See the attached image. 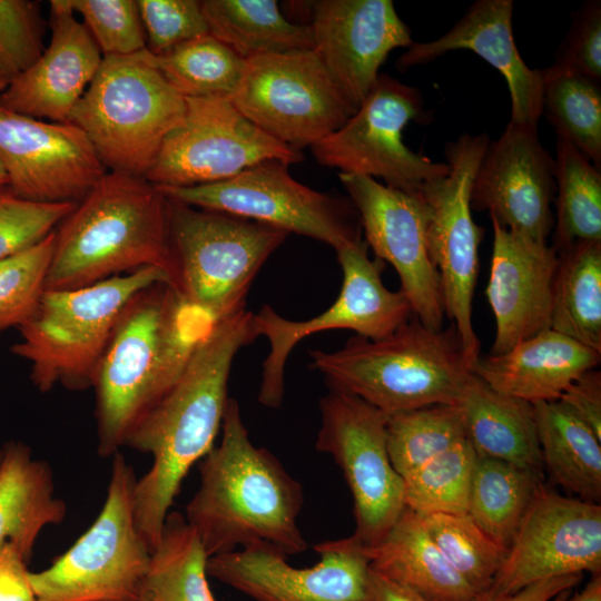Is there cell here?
I'll use <instances>...</instances> for the list:
<instances>
[{
	"label": "cell",
	"instance_id": "1",
	"mask_svg": "<svg viewBox=\"0 0 601 601\" xmlns=\"http://www.w3.org/2000/svg\"><path fill=\"white\" fill-rule=\"evenodd\" d=\"M256 337L246 308L214 322L173 387L129 432L124 446L152 457L136 482L135 520L152 552L190 467L213 449L228 402V381L239 349Z\"/></svg>",
	"mask_w": 601,
	"mask_h": 601
},
{
	"label": "cell",
	"instance_id": "2",
	"mask_svg": "<svg viewBox=\"0 0 601 601\" xmlns=\"http://www.w3.org/2000/svg\"><path fill=\"white\" fill-rule=\"evenodd\" d=\"M199 471L184 516L209 558L256 545L286 556L307 549L297 523L303 486L274 454L253 444L235 398L226 405L220 444Z\"/></svg>",
	"mask_w": 601,
	"mask_h": 601
},
{
	"label": "cell",
	"instance_id": "3",
	"mask_svg": "<svg viewBox=\"0 0 601 601\" xmlns=\"http://www.w3.org/2000/svg\"><path fill=\"white\" fill-rule=\"evenodd\" d=\"M214 322L167 283L141 290L128 303L92 385L100 456L119 452L138 420L179 378Z\"/></svg>",
	"mask_w": 601,
	"mask_h": 601
},
{
	"label": "cell",
	"instance_id": "4",
	"mask_svg": "<svg viewBox=\"0 0 601 601\" xmlns=\"http://www.w3.org/2000/svg\"><path fill=\"white\" fill-rule=\"evenodd\" d=\"M46 290L157 267L173 280L167 198L144 176L107 171L55 230Z\"/></svg>",
	"mask_w": 601,
	"mask_h": 601
},
{
	"label": "cell",
	"instance_id": "5",
	"mask_svg": "<svg viewBox=\"0 0 601 601\" xmlns=\"http://www.w3.org/2000/svg\"><path fill=\"white\" fill-rule=\"evenodd\" d=\"M309 356L331 388L388 415L456 405L473 373L453 326L433 331L415 317L383 338L354 336L339 349H314Z\"/></svg>",
	"mask_w": 601,
	"mask_h": 601
},
{
	"label": "cell",
	"instance_id": "6",
	"mask_svg": "<svg viewBox=\"0 0 601 601\" xmlns=\"http://www.w3.org/2000/svg\"><path fill=\"white\" fill-rule=\"evenodd\" d=\"M170 285L157 267H142L73 289L45 290L33 315L18 327L11 353L31 364L30 378L42 393L60 384L91 388L99 361L128 303L141 290Z\"/></svg>",
	"mask_w": 601,
	"mask_h": 601
},
{
	"label": "cell",
	"instance_id": "7",
	"mask_svg": "<svg viewBox=\"0 0 601 601\" xmlns=\"http://www.w3.org/2000/svg\"><path fill=\"white\" fill-rule=\"evenodd\" d=\"M186 106L144 49L104 57L68 122L85 132L106 169L145 177Z\"/></svg>",
	"mask_w": 601,
	"mask_h": 601
},
{
	"label": "cell",
	"instance_id": "8",
	"mask_svg": "<svg viewBox=\"0 0 601 601\" xmlns=\"http://www.w3.org/2000/svg\"><path fill=\"white\" fill-rule=\"evenodd\" d=\"M167 198V197H166ZM171 287L215 322L246 308V297L288 233L167 198Z\"/></svg>",
	"mask_w": 601,
	"mask_h": 601
},
{
	"label": "cell",
	"instance_id": "9",
	"mask_svg": "<svg viewBox=\"0 0 601 601\" xmlns=\"http://www.w3.org/2000/svg\"><path fill=\"white\" fill-rule=\"evenodd\" d=\"M136 482L132 466L115 453L95 522L49 568L29 572L37 601H137L151 551L135 520Z\"/></svg>",
	"mask_w": 601,
	"mask_h": 601
},
{
	"label": "cell",
	"instance_id": "10",
	"mask_svg": "<svg viewBox=\"0 0 601 601\" xmlns=\"http://www.w3.org/2000/svg\"><path fill=\"white\" fill-rule=\"evenodd\" d=\"M489 142L486 134H463L449 141L444 147L449 174L425 181L420 189L430 209L426 244L440 276L444 314L472 368L480 358L472 305L483 228L472 217L471 189Z\"/></svg>",
	"mask_w": 601,
	"mask_h": 601
},
{
	"label": "cell",
	"instance_id": "11",
	"mask_svg": "<svg viewBox=\"0 0 601 601\" xmlns=\"http://www.w3.org/2000/svg\"><path fill=\"white\" fill-rule=\"evenodd\" d=\"M367 244L359 239L338 248L343 283L328 309L307 321H290L268 305L253 314L256 337L265 336L269 353L263 362L258 402L278 408L285 395V365L288 355L304 338L329 329H351L367 339H380L413 316L407 298L385 287L382 263L371 260Z\"/></svg>",
	"mask_w": 601,
	"mask_h": 601
},
{
	"label": "cell",
	"instance_id": "12",
	"mask_svg": "<svg viewBox=\"0 0 601 601\" xmlns=\"http://www.w3.org/2000/svg\"><path fill=\"white\" fill-rule=\"evenodd\" d=\"M158 188L171 200L263 223L335 250L362 239L359 217L349 199L303 185L280 160L262 161L213 184Z\"/></svg>",
	"mask_w": 601,
	"mask_h": 601
},
{
	"label": "cell",
	"instance_id": "13",
	"mask_svg": "<svg viewBox=\"0 0 601 601\" xmlns=\"http://www.w3.org/2000/svg\"><path fill=\"white\" fill-rule=\"evenodd\" d=\"M230 100L263 131L298 150L339 129L356 111L313 49L246 60Z\"/></svg>",
	"mask_w": 601,
	"mask_h": 601
},
{
	"label": "cell",
	"instance_id": "14",
	"mask_svg": "<svg viewBox=\"0 0 601 601\" xmlns=\"http://www.w3.org/2000/svg\"><path fill=\"white\" fill-rule=\"evenodd\" d=\"M316 449L341 467L353 497V538L375 546L405 509L404 480L386 443L388 414L346 392L329 388L319 401Z\"/></svg>",
	"mask_w": 601,
	"mask_h": 601
},
{
	"label": "cell",
	"instance_id": "15",
	"mask_svg": "<svg viewBox=\"0 0 601 601\" xmlns=\"http://www.w3.org/2000/svg\"><path fill=\"white\" fill-rule=\"evenodd\" d=\"M424 115L418 89L380 73L354 115L311 149L323 166L339 174L381 178L386 186L418 191L425 181L449 174L450 166L412 151L403 130Z\"/></svg>",
	"mask_w": 601,
	"mask_h": 601
},
{
	"label": "cell",
	"instance_id": "16",
	"mask_svg": "<svg viewBox=\"0 0 601 601\" xmlns=\"http://www.w3.org/2000/svg\"><path fill=\"white\" fill-rule=\"evenodd\" d=\"M181 122L164 139L145 178L157 187H194L226 180L265 160L288 165L300 150L249 121L228 98H186Z\"/></svg>",
	"mask_w": 601,
	"mask_h": 601
},
{
	"label": "cell",
	"instance_id": "17",
	"mask_svg": "<svg viewBox=\"0 0 601 601\" xmlns=\"http://www.w3.org/2000/svg\"><path fill=\"white\" fill-rule=\"evenodd\" d=\"M339 179L357 210L365 243L376 259L396 270L413 316L430 329H442L441 280L427 252L430 209L421 190L396 189L361 175L339 174Z\"/></svg>",
	"mask_w": 601,
	"mask_h": 601
},
{
	"label": "cell",
	"instance_id": "18",
	"mask_svg": "<svg viewBox=\"0 0 601 601\" xmlns=\"http://www.w3.org/2000/svg\"><path fill=\"white\" fill-rule=\"evenodd\" d=\"M601 573V506L539 489L489 591L512 594L536 581Z\"/></svg>",
	"mask_w": 601,
	"mask_h": 601
},
{
	"label": "cell",
	"instance_id": "19",
	"mask_svg": "<svg viewBox=\"0 0 601 601\" xmlns=\"http://www.w3.org/2000/svg\"><path fill=\"white\" fill-rule=\"evenodd\" d=\"M314 550L319 562L295 568L272 546L245 548L208 558L207 573L254 601H363L367 548L351 535L316 543Z\"/></svg>",
	"mask_w": 601,
	"mask_h": 601
},
{
	"label": "cell",
	"instance_id": "20",
	"mask_svg": "<svg viewBox=\"0 0 601 601\" xmlns=\"http://www.w3.org/2000/svg\"><path fill=\"white\" fill-rule=\"evenodd\" d=\"M0 161L9 189L40 203H79L107 173L76 125L29 117L1 104Z\"/></svg>",
	"mask_w": 601,
	"mask_h": 601
},
{
	"label": "cell",
	"instance_id": "21",
	"mask_svg": "<svg viewBox=\"0 0 601 601\" xmlns=\"http://www.w3.org/2000/svg\"><path fill=\"white\" fill-rule=\"evenodd\" d=\"M554 158L541 145L538 127L509 121L479 165L472 209L487 210L502 227L546 242L554 224Z\"/></svg>",
	"mask_w": 601,
	"mask_h": 601
},
{
	"label": "cell",
	"instance_id": "22",
	"mask_svg": "<svg viewBox=\"0 0 601 601\" xmlns=\"http://www.w3.org/2000/svg\"><path fill=\"white\" fill-rule=\"evenodd\" d=\"M308 26L313 50L356 110L388 53L414 42L391 0L314 1Z\"/></svg>",
	"mask_w": 601,
	"mask_h": 601
},
{
	"label": "cell",
	"instance_id": "23",
	"mask_svg": "<svg viewBox=\"0 0 601 601\" xmlns=\"http://www.w3.org/2000/svg\"><path fill=\"white\" fill-rule=\"evenodd\" d=\"M486 297L495 318L490 355L504 354L551 327L559 254L546 242L509 230L493 218Z\"/></svg>",
	"mask_w": 601,
	"mask_h": 601
},
{
	"label": "cell",
	"instance_id": "24",
	"mask_svg": "<svg viewBox=\"0 0 601 601\" xmlns=\"http://www.w3.org/2000/svg\"><path fill=\"white\" fill-rule=\"evenodd\" d=\"M49 3L50 43L30 68L11 79L0 104L29 117L68 122L104 57L69 0Z\"/></svg>",
	"mask_w": 601,
	"mask_h": 601
},
{
	"label": "cell",
	"instance_id": "25",
	"mask_svg": "<svg viewBox=\"0 0 601 601\" xmlns=\"http://www.w3.org/2000/svg\"><path fill=\"white\" fill-rule=\"evenodd\" d=\"M512 0H477L442 37L413 42L396 62L400 70L427 63L453 50H470L504 77L511 122L538 127L542 116V76L523 61L512 32Z\"/></svg>",
	"mask_w": 601,
	"mask_h": 601
},
{
	"label": "cell",
	"instance_id": "26",
	"mask_svg": "<svg viewBox=\"0 0 601 601\" xmlns=\"http://www.w3.org/2000/svg\"><path fill=\"white\" fill-rule=\"evenodd\" d=\"M600 359L601 353L550 328L504 354L480 357L472 372L493 390L535 404L558 401Z\"/></svg>",
	"mask_w": 601,
	"mask_h": 601
},
{
	"label": "cell",
	"instance_id": "27",
	"mask_svg": "<svg viewBox=\"0 0 601 601\" xmlns=\"http://www.w3.org/2000/svg\"><path fill=\"white\" fill-rule=\"evenodd\" d=\"M66 515V503L55 495L49 463L35 459L22 442L2 445L0 548L12 544L28 563L41 531L61 523Z\"/></svg>",
	"mask_w": 601,
	"mask_h": 601
},
{
	"label": "cell",
	"instance_id": "28",
	"mask_svg": "<svg viewBox=\"0 0 601 601\" xmlns=\"http://www.w3.org/2000/svg\"><path fill=\"white\" fill-rule=\"evenodd\" d=\"M370 569L428 601H477L479 594L447 562L422 519L408 509L373 548Z\"/></svg>",
	"mask_w": 601,
	"mask_h": 601
},
{
	"label": "cell",
	"instance_id": "29",
	"mask_svg": "<svg viewBox=\"0 0 601 601\" xmlns=\"http://www.w3.org/2000/svg\"><path fill=\"white\" fill-rule=\"evenodd\" d=\"M456 406L477 456L542 473L533 404L493 390L472 373Z\"/></svg>",
	"mask_w": 601,
	"mask_h": 601
},
{
	"label": "cell",
	"instance_id": "30",
	"mask_svg": "<svg viewBox=\"0 0 601 601\" xmlns=\"http://www.w3.org/2000/svg\"><path fill=\"white\" fill-rule=\"evenodd\" d=\"M543 467L580 500L601 499V440L561 402L533 404Z\"/></svg>",
	"mask_w": 601,
	"mask_h": 601
},
{
	"label": "cell",
	"instance_id": "31",
	"mask_svg": "<svg viewBox=\"0 0 601 601\" xmlns=\"http://www.w3.org/2000/svg\"><path fill=\"white\" fill-rule=\"evenodd\" d=\"M209 33L238 57L311 50L308 24L292 22L275 0H203Z\"/></svg>",
	"mask_w": 601,
	"mask_h": 601
},
{
	"label": "cell",
	"instance_id": "32",
	"mask_svg": "<svg viewBox=\"0 0 601 601\" xmlns=\"http://www.w3.org/2000/svg\"><path fill=\"white\" fill-rule=\"evenodd\" d=\"M550 328L601 353V242L559 253Z\"/></svg>",
	"mask_w": 601,
	"mask_h": 601
},
{
	"label": "cell",
	"instance_id": "33",
	"mask_svg": "<svg viewBox=\"0 0 601 601\" xmlns=\"http://www.w3.org/2000/svg\"><path fill=\"white\" fill-rule=\"evenodd\" d=\"M208 558L185 516L169 512L137 601H215L207 581Z\"/></svg>",
	"mask_w": 601,
	"mask_h": 601
},
{
	"label": "cell",
	"instance_id": "34",
	"mask_svg": "<svg viewBox=\"0 0 601 601\" xmlns=\"http://www.w3.org/2000/svg\"><path fill=\"white\" fill-rule=\"evenodd\" d=\"M541 486V472L477 456L467 514L484 533L508 550Z\"/></svg>",
	"mask_w": 601,
	"mask_h": 601
},
{
	"label": "cell",
	"instance_id": "35",
	"mask_svg": "<svg viewBox=\"0 0 601 601\" xmlns=\"http://www.w3.org/2000/svg\"><path fill=\"white\" fill-rule=\"evenodd\" d=\"M554 158L558 254L582 242H601V173L568 141L558 138Z\"/></svg>",
	"mask_w": 601,
	"mask_h": 601
},
{
	"label": "cell",
	"instance_id": "36",
	"mask_svg": "<svg viewBox=\"0 0 601 601\" xmlns=\"http://www.w3.org/2000/svg\"><path fill=\"white\" fill-rule=\"evenodd\" d=\"M542 116L558 138L571 144L601 168L600 82L554 65L540 69Z\"/></svg>",
	"mask_w": 601,
	"mask_h": 601
},
{
	"label": "cell",
	"instance_id": "37",
	"mask_svg": "<svg viewBox=\"0 0 601 601\" xmlns=\"http://www.w3.org/2000/svg\"><path fill=\"white\" fill-rule=\"evenodd\" d=\"M151 56L166 81L185 98L230 99L246 61L210 33Z\"/></svg>",
	"mask_w": 601,
	"mask_h": 601
},
{
	"label": "cell",
	"instance_id": "38",
	"mask_svg": "<svg viewBox=\"0 0 601 601\" xmlns=\"http://www.w3.org/2000/svg\"><path fill=\"white\" fill-rule=\"evenodd\" d=\"M465 439L456 405L437 404L391 414L386 424L390 460L403 479Z\"/></svg>",
	"mask_w": 601,
	"mask_h": 601
},
{
	"label": "cell",
	"instance_id": "39",
	"mask_svg": "<svg viewBox=\"0 0 601 601\" xmlns=\"http://www.w3.org/2000/svg\"><path fill=\"white\" fill-rule=\"evenodd\" d=\"M476 457L465 439L410 473L403 479L405 508L418 515L467 514Z\"/></svg>",
	"mask_w": 601,
	"mask_h": 601
},
{
	"label": "cell",
	"instance_id": "40",
	"mask_svg": "<svg viewBox=\"0 0 601 601\" xmlns=\"http://www.w3.org/2000/svg\"><path fill=\"white\" fill-rule=\"evenodd\" d=\"M420 516L447 562L479 597L485 594L508 550L484 533L469 514L431 513Z\"/></svg>",
	"mask_w": 601,
	"mask_h": 601
},
{
	"label": "cell",
	"instance_id": "41",
	"mask_svg": "<svg viewBox=\"0 0 601 601\" xmlns=\"http://www.w3.org/2000/svg\"><path fill=\"white\" fill-rule=\"evenodd\" d=\"M55 239L52 231L40 243L0 259V334L18 328L36 312L46 290Z\"/></svg>",
	"mask_w": 601,
	"mask_h": 601
},
{
	"label": "cell",
	"instance_id": "42",
	"mask_svg": "<svg viewBox=\"0 0 601 601\" xmlns=\"http://www.w3.org/2000/svg\"><path fill=\"white\" fill-rule=\"evenodd\" d=\"M102 57L129 56L146 49L137 0H69Z\"/></svg>",
	"mask_w": 601,
	"mask_h": 601
},
{
	"label": "cell",
	"instance_id": "43",
	"mask_svg": "<svg viewBox=\"0 0 601 601\" xmlns=\"http://www.w3.org/2000/svg\"><path fill=\"white\" fill-rule=\"evenodd\" d=\"M77 203H40L0 187V259L45 239L75 209Z\"/></svg>",
	"mask_w": 601,
	"mask_h": 601
},
{
	"label": "cell",
	"instance_id": "44",
	"mask_svg": "<svg viewBox=\"0 0 601 601\" xmlns=\"http://www.w3.org/2000/svg\"><path fill=\"white\" fill-rule=\"evenodd\" d=\"M40 3L0 0V67L10 79L30 68L45 51Z\"/></svg>",
	"mask_w": 601,
	"mask_h": 601
},
{
	"label": "cell",
	"instance_id": "45",
	"mask_svg": "<svg viewBox=\"0 0 601 601\" xmlns=\"http://www.w3.org/2000/svg\"><path fill=\"white\" fill-rule=\"evenodd\" d=\"M146 35V49L161 55L209 33L200 1L137 0Z\"/></svg>",
	"mask_w": 601,
	"mask_h": 601
},
{
	"label": "cell",
	"instance_id": "46",
	"mask_svg": "<svg viewBox=\"0 0 601 601\" xmlns=\"http://www.w3.org/2000/svg\"><path fill=\"white\" fill-rule=\"evenodd\" d=\"M553 65L600 82V1L588 2L575 13L569 33L561 43Z\"/></svg>",
	"mask_w": 601,
	"mask_h": 601
},
{
	"label": "cell",
	"instance_id": "47",
	"mask_svg": "<svg viewBox=\"0 0 601 601\" xmlns=\"http://www.w3.org/2000/svg\"><path fill=\"white\" fill-rule=\"evenodd\" d=\"M601 440V373L593 368L573 381L558 400Z\"/></svg>",
	"mask_w": 601,
	"mask_h": 601
},
{
	"label": "cell",
	"instance_id": "48",
	"mask_svg": "<svg viewBox=\"0 0 601 601\" xmlns=\"http://www.w3.org/2000/svg\"><path fill=\"white\" fill-rule=\"evenodd\" d=\"M27 562L10 543L0 548V601H37Z\"/></svg>",
	"mask_w": 601,
	"mask_h": 601
},
{
	"label": "cell",
	"instance_id": "49",
	"mask_svg": "<svg viewBox=\"0 0 601 601\" xmlns=\"http://www.w3.org/2000/svg\"><path fill=\"white\" fill-rule=\"evenodd\" d=\"M581 574H566L536 581L506 595H480L477 601H561V597L578 584Z\"/></svg>",
	"mask_w": 601,
	"mask_h": 601
},
{
	"label": "cell",
	"instance_id": "50",
	"mask_svg": "<svg viewBox=\"0 0 601 601\" xmlns=\"http://www.w3.org/2000/svg\"><path fill=\"white\" fill-rule=\"evenodd\" d=\"M363 601H428L370 569L366 594Z\"/></svg>",
	"mask_w": 601,
	"mask_h": 601
},
{
	"label": "cell",
	"instance_id": "51",
	"mask_svg": "<svg viewBox=\"0 0 601 601\" xmlns=\"http://www.w3.org/2000/svg\"><path fill=\"white\" fill-rule=\"evenodd\" d=\"M569 601H601V574H592L588 584Z\"/></svg>",
	"mask_w": 601,
	"mask_h": 601
},
{
	"label": "cell",
	"instance_id": "52",
	"mask_svg": "<svg viewBox=\"0 0 601 601\" xmlns=\"http://www.w3.org/2000/svg\"><path fill=\"white\" fill-rule=\"evenodd\" d=\"M10 81H11V79L8 77V75L0 67V95L7 89Z\"/></svg>",
	"mask_w": 601,
	"mask_h": 601
},
{
	"label": "cell",
	"instance_id": "53",
	"mask_svg": "<svg viewBox=\"0 0 601 601\" xmlns=\"http://www.w3.org/2000/svg\"><path fill=\"white\" fill-rule=\"evenodd\" d=\"M8 186V176L0 161V187Z\"/></svg>",
	"mask_w": 601,
	"mask_h": 601
},
{
	"label": "cell",
	"instance_id": "54",
	"mask_svg": "<svg viewBox=\"0 0 601 601\" xmlns=\"http://www.w3.org/2000/svg\"><path fill=\"white\" fill-rule=\"evenodd\" d=\"M1 460H2V446L0 445V465H1Z\"/></svg>",
	"mask_w": 601,
	"mask_h": 601
}]
</instances>
